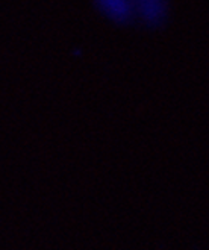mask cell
Masks as SVG:
<instances>
[{
  "label": "cell",
  "mask_w": 209,
  "mask_h": 250,
  "mask_svg": "<svg viewBox=\"0 0 209 250\" xmlns=\"http://www.w3.org/2000/svg\"><path fill=\"white\" fill-rule=\"evenodd\" d=\"M94 6L112 23L126 24L135 20V0H94Z\"/></svg>",
  "instance_id": "1"
},
{
  "label": "cell",
  "mask_w": 209,
  "mask_h": 250,
  "mask_svg": "<svg viewBox=\"0 0 209 250\" xmlns=\"http://www.w3.org/2000/svg\"><path fill=\"white\" fill-rule=\"evenodd\" d=\"M168 12V0H135V19L148 27L166 23Z\"/></svg>",
  "instance_id": "2"
}]
</instances>
